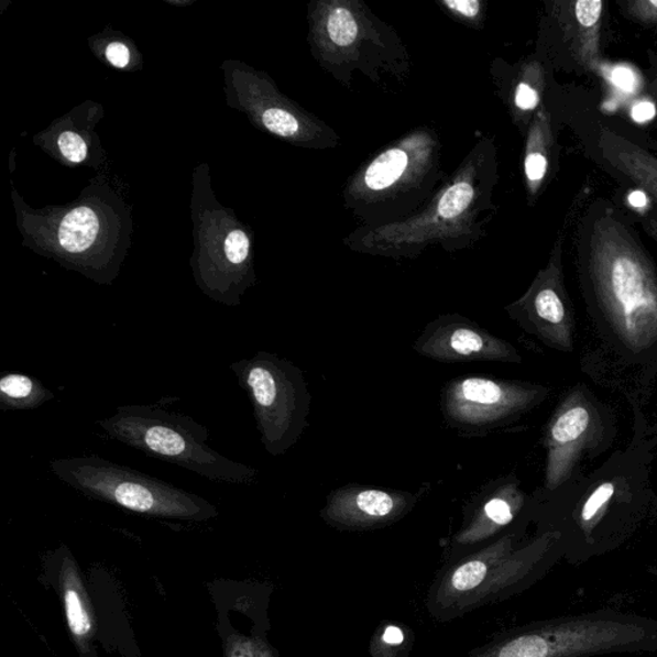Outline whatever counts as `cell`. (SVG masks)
<instances>
[{
  "label": "cell",
  "instance_id": "obj_1",
  "mask_svg": "<svg viewBox=\"0 0 657 657\" xmlns=\"http://www.w3.org/2000/svg\"><path fill=\"white\" fill-rule=\"evenodd\" d=\"M579 266L596 303L632 351L657 340V270L621 210L594 202L579 221Z\"/></svg>",
  "mask_w": 657,
  "mask_h": 657
},
{
  "label": "cell",
  "instance_id": "obj_2",
  "mask_svg": "<svg viewBox=\"0 0 657 657\" xmlns=\"http://www.w3.org/2000/svg\"><path fill=\"white\" fill-rule=\"evenodd\" d=\"M97 424L111 439L208 481L250 485L259 479L258 469L213 450L205 425L188 415L153 405H127Z\"/></svg>",
  "mask_w": 657,
  "mask_h": 657
},
{
  "label": "cell",
  "instance_id": "obj_3",
  "mask_svg": "<svg viewBox=\"0 0 657 657\" xmlns=\"http://www.w3.org/2000/svg\"><path fill=\"white\" fill-rule=\"evenodd\" d=\"M51 470L84 496L136 514L193 522L219 515L211 502L195 493L96 455L53 460Z\"/></svg>",
  "mask_w": 657,
  "mask_h": 657
},
{
  "label": "cell",
  "instance_id": "obj_4",
  "mask_svg": "<svg viewBox=\"0 0 657 657\" xmlns=\"http://www.w3.org/2000/svg\"><path fill=\"white\" fill-rule=\"evenodd\" d=\"M528 550L516 551L512 536L501 537L458 561L445 563L431 582L425 609L431 620L452 622L505 600L530 577Z\"/></svg>",
  "mask_w": 657,
  "mask_h": 657
},
{
  "label": "cell",
  "instance_id": "obj_5",
  "mask_svg": "<svg viewBox=\"0 0 657 657\" xmlns=\"http://www.w3.org/2000/svg\"><path fill=\"white\" fill-rule=\"evenodd\" d=\"M249 394L262 445L280 458L298 444L308 427L313 396L304 371L275 353L260 351L229 365Z\"/></svg>",
  "mask_w": 657,
  "mask_h": 657
},
{
  "label": "cell",
  "instance_id": "obj_6",
  "mask_svg": "<svg viewBox=\"0 0 657 657\" xmlns=\"http://www.w3.org/2000/svg\"><path fill=\"white\" fill-rule=\"evenodd\" d=\"M539 397V390L529 384L462 376L445 385L440 409L451 428L477 435L504 427Z\"/></svg>",
  "mask_w": 657,
  "mask_h": 657
},
{
  "label": "cell",
  "instance_id": "obj_7",
  "mask_svg": "<svg viewBox=\"0 0 657 657\" xmlns=\"http://www.w3.org/2000/svg\"><path fill=\"white\" fill-rule=\"evenodd\" d=\"M414 350L424 358L447 363L522 361L512 343L459 314L440 315L430 321L415 340Z\"/></svg>",
  "mask_w": 657,
  "mask_h": 657
},
{
  "label": "cell",
  "instance_id": "obj_8",
  "mask_svg": "<svg viewBox=\"0 0 657 657\" xmlns=\"http://www.w3.org/2000/svg\"><path fill=\"white\" fill-rule=\"evenodd\" d=\"M419 499L413 492L348 484L329 493L320 516L342 532L383 529L404 519Z\"/></svg>",
  "mask_w": 657,
  "mask_h": 657
},
{
  "label": "cell",
  "instance_id": "obj_9",
  "mask_svg": "<svg viewBox=\"0 0 657 657\" xmlns=\"http://www.w3.org/2000/svg\"><path fill=\"white\" fill-rule=\"evenodd\" d=\"M523 504L516 483L490 486L466 510L461 528L448 544L445 563L458 561L494 543L493 538L508 527Z\"/></svg>",
  "mask_w": 657,
  "mask_h": 657
},
{
  "label": "cell",
  "instance_id": "obj_10",
  "mask_svg": "<svg viewBox=\"0 0 657 657\" xmlns=\"http://www.w3.org/2000/svg\"><path fill=\"white\" fill-rule=\"evenodd\" d=\"M559 269L555 264L538 276L537 282L521 300L506 308L521 326L535 330L538 336L555 340L567 319L566 306L559 295Z\"/></svg>",
  "mask_w": 657,
  "mask_h": 657
},
{
  "label": "cell",
  "instance_id": "obj_11",
  "mask_svg": "<svg viewBox=\"0 0 657 657\" xmlns=\"http://www.w3.org/2000/svg\"><path fill=\"white\" fill-rule=\"evenodd\" d=\"M598 149L605 164L650 197L657 206V156L612 129H601Z\"/></svg>",
  "mask_w": 657,
  "mask_h": 657
},
{
  "label": "cell",
  "instance_id": "obj_12",
  "mask_svg": "<svg viewBox=\"0 0 657 657\" xmlns=\"http://www.w3.org/2000/svg\"><path fill=\"white\" fill-rule=\"evenodd\" d=\"M604 6L602 0H578L569 4L571 44L577 59L591 72L600 65V29Z\"/></svg>",
  "mask_w": 657,
  "mask_h": 657
},
{
  "label": "cell",
  "instance_id": "obj_13",
  "mask_svg": "<svg viewBox=\"0 0 657 657\" xmlns=\"http://www.w3.org/2000/svg\"><path fill=\"white\" fill-rule=\"evenodd\" d=\"M54 398V393L36 377L23 373H4L0 377V409L25 412Z\"/></svg>",
  "mask_w": 657,
  "mask_h": 657
},
{
  "label": "cell",
  "instance_id": "obj_14",
  "mask_svg": "<svg viewBox=\"0 0 657 657\" xmlns=\"http://www.w3.org/2000/svg\"><path fill=\"white\" fill-rule=\"evenodd\" d=\"M98 231L96 212L89 207L76 208L61 223L59 244L68 253L80 254L95 244Z\"/></svg>",
  "mask_w": 657,
  "mask_h": 657
},
{
  "label": "cell",
  "instance_id": "obj_15",
  "mask_svg": "<svg viewBox=\"0 0 657 657\" xmlns=\"http://www.w3.org/2000/svg\"><path fill=\"white\" fill-rule=\"evenodd\" d=\"M552 143L550 121L545 112L538 114L535 128L532 130L527 157H525V175L532 193H536L543 185L548 172V151Z\"/></svg>",
  "mask_w": 657,
  "mask_h": 657
},
{
  "label": "cell",
  "instance_id": "obj_16",
  "mask_svg": "<svg viewBox=\"0 0 657 657\" xmlns=\"http://www.w3.org/2000/svg\"><path fill=\"white\" fill-rule=\"evenodd\" d=\"M408 156L404 150L393 149L379 156L365 173V185L370 190L388 189L405 174Z\"/></svg>",
  "mask_w": 657,
  "mask_h": 657
},
{
  "label": "cell",
  "instance_id": "obj_17",
  "mask_svg": "<svg viewBox=\"0 0 657 657\" xmlns=\"http://www.w3.org/2000/svg\"><path fill=\"white\" fill-rule=\"evenodd\" d=\"M413 633L404 625L384 623L370 640L373 657H407L414 645Z\"/></svg>",
  "mask_w": 657,
  "mask_h": 657
},
{
  "label": "cell",
  "instance_id": "obj_18",
  "mask_svg": "<svg viewBox=\"0 0 657 657\" xmlns=\"http://www.w3.org/2000/svg\"><path fill=\"white\" fill-rule=\"evenodd\" d=\"M590 425V414L587 408L576 406L563 412L556 419L550 429L551 446L562 447L576 442L583 436Z\"/></svg>",
  "mask_w": 657,
  "mask_h": 657
},
{
  "label": "cell",
  "instance_id": "obj_19",
  "mask_svg": "<svg viewBox=\"0 0 657 657\" xmlns=\"http://www.w3.org/2000/svg\"><path fill=\"white\" fill-rule=\"evenodd\" d=\"M65 605L67 622L73 635L77 638L88 637L91 632L90 615L81 594L74 587H68L65 591Z\"/></svg>",
  "mask_w": 657,
  "mask_h": 657
},
{
  "label": "cell",
  "instance_id": "obj_20",
  "mask_svg": "<svg viewBox=\"0 0 657 657\" xmlns=\"http://www.w3.org/2000/svg\"><path fill=\"white\" fill-rule=\"evenodd\" d=\"M473 198L474 189L469 183L455 184L439 199L438 212L445 219L456 218L467 210Z\"/></svg>",
  "mask_w": 657,
  "mask_h": 657
},
{
  "label": "cell",
  "instance_id": "obj_21",
  "mask_svg": "<svg viewBox=\"0 0 657 657\" xmlns=\"http://www.w3.org/2000/svg\"><path fill=\"white\" fill-rule=\"evenodd\" d=\"M328 34L332 42L346 46L354 41L358 34V23L350 11H332L328 20Z\"/></svg>",
  "mask_w": 657,
  "mask_h": 657
},
{
  "label": "cell",
  "instance_id": "obj_22",
  "mask_svg": "<svg viewBox=\"0 0 657 657\" xmlns=\"http://www.w3.org/2000/svg\"><path fill=\"white\" fill-rule=\"evenodd\" d=\"M264 125L272 133L281 136H293L299 131V121L288 111L280 108H270L262 114Z\"/></svg>",
  "mask_w": 657,
  "mask_h": 657
},
{
  "label": "cell",
  "instance_id": "obj_23",
  "mask_svg": "<svg viewBox=\"0 0 657 657\" xmlns=\"http://www.w3.org/2000/svg\"><path fill=\"white\" fill-rule=\"evenodd\" d=\"M226 253L230 264L237 269L244 264L250 254V241L244 231H231L226 241Z\"/></svg>",
  "mask_w": 657,
  "mask_h": 657
},
{
  "label": "cell",
  "instance_id": "obj_24",
  "mask_svg": "<svg viewBox=\"0 0 657 657\" xmlns=\"http://www.w3.org/2000/svg\"><path fill=\"white\" fill-rule=\"evenodd\" d=\"M614 493L615 486L613 483L601 484L599 489L591 494L590 499L587 500L583 506L582 519L584 522L592 521L593 517L598 515L600 510L604 507L610 500H612Z\"/></svg>",
  "mask_w": 657,
  "mask_h": 657
},
{
  "label": "cell",
  "instance_id": "obj_25",
  "mask_svg": "<svg viewBox=\"0 0 657 657\" xmlns=\"http://www.w3.org/2000/svg\"><path fill=\"white\" fill-rule=\"evenodd\" d=\"M631 19L645 25L657 23V0H632L623 4Z\"/></svg>",
  "mask_w": 657,
  "mask_h": 657
},
{
  "label": "cell",
  "instance_id": "obj_26",
  "mask_svg": "<svg viewBox=\"0 0 657 657\" xmlns=\"http://www.w3.org/2000/svg\"><path fill=\"white\" fill-rule=\"evenodd\" d=\"M58 143L62 154H64L68 161L79 164V162H83L85 157H87V144H85L80 135L67 131V133L59 136Z\"/></svg>",
  "mask_w": 657,
  "mask_h": 657
},
{
  "label": "cell",
  "instance_id": "obj_27",
  "mask_svg": "<svg viewBox=\"0 0 657 657\" xmlns=\"http://www.w3.org/2000/svg\"><path fill=\"white\" fill-rule=\"evenodd\" d=\"M515 103L522 111H533L539 103L538 91L527 83H522L516 89Z\"/></svg>",
  "mask_w": 657,
  "mask_h": 657
},
{
  "label": "cell",
  "instance_id": "obj_28",
  "mask_svg": "<svg viewBox=\"0 0 657 657\" xmlns=\"http://www.w3.org/2000/svg\"><path fill=\"white\" fill-rule=\"evenodd\" d=\"M444 4L466 19H475L481 11V3L478 0H446Z\"/></svg>",
  "mask_w": 657,
  "mask_h": 657
},
{
  "label": "cell",
  "instance_id": "obj_29",
  "mask_svg": "<svg viewBox=\"0 0 657 657\" xmlns=\"http://www.w3.org/2000/svg\"><path fill=\"white\" fill-rule=\"evenodd\" d=\"M106 56L114 67L122 68L129 64L130 52L122 43H111L107 46Z\"/></svg>",
  "mask_w": 657,
  "mask_h": 657
},
{
  "label": "cell",
  "instance_id": "obj_30",
  "mask_svg": "<svg viewBox=\"0 0 657 657\" xmlns=\"http://www.w3.org/2000/svg\"><path fill=\"white\" fill-rule=\"evenodd\" d=\"M633 119L638 122H645L654 118L655 107L650 102H640L633 108Z\"/></svg>",
  "mask_w": 657,
  "mask_h": 657
},
{
  "label": "cell",
  "instance_id": "obj_31",
  "mask_svg": "<svg viewBox=\"0 0 657 657\" xmlns=\"http://www.w3.org/2000/svg\"><path fill=\"white\" fill-rule=\"evenodd\" d=\"M644 229L657 243V215H646L643 219Z\"/></svg>",
  "mask_w": 657,
  "mask_h": 657
},
{
  "label": "cell",
  "instance_id": "obj_32",
  "mask_svg": "<svg viewBox=\"0 0 657 657\" xmlns=\"http://www.w3.org/2000/svg\"><path fill=\"white\" fill-rule=\"evenodd\" d=\"M647 95L654 98L657 102V73L651 76L646 85Z\"/></svg>",
  "mask_w": 657,
  "mask_h": 657
},
{
  "label": "cell",
  "instance_id": "obj_33",
  "mask_svg": "<svg viewBox=\"0 0 657 657\" xmlns=\"http://www.w3.org/2000/svg\"><path fill=\"white\" fill-rule=\"evenodd\" d=\"M234 657H252V656H250V655H247V654H242V655H241V654H239V655H236Z\"/></svg>",
  "mask_w": 657,
  "mask_h": 657
}]
</instances>
